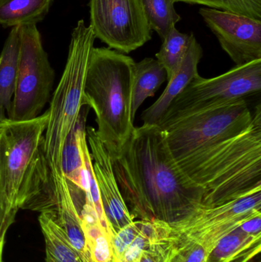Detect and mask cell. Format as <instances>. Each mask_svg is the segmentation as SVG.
Masks as SVG:
<instances>
[{
	"label": "cell",
	"mask_w": 261,
	"mask_h": 262,
	"mask_svg": "<svg viewBox=\"0 0 261 262\" xmlns=\"http://www.w3.org/2000/svg\"><path fill=\"white\" fill-rule=\"evenodd\" d=\"M54 78L37 25L21 26L16 85L7 119L24 121L39 116L50 98Z\"/></svg>",
	"instance_id": "ba28073f"
},
{
	"label": "cell",
	"mask_w": 261,
	"mask_h": 262,
	"mask_svg": "<svg viewBox=\"0 0 261 262\" xmlns=\"http://www.w3.org/2000/svg\"><path fill=\"white\" fill-rule=\"evenodd\" d=\"M21 46V26L12 28L0 54V124L7 120L15 93Z\"/></svg>",
	"instance_id": "5bb4252c"
},
{
	"label": "cell",
	"mask_w": 261,
	"mask_h": 262,
	"mask_svg": "<svg viewBox=\"0 0 261 262\" xmlns=\"http://www.w3.org/2000/svg\"><path fill=\"white\" fill-rule=\"evenodd\" d=\"M90 26L110 49L130 53L150 41L152 30L139 0H90Z\"/></svg>",
	"instance_id": "30bf717a"
},
{
	"label": "cell",
	"mask_w": 261,
	"mask_h": 262,
	"mask_svg": "<svg viewBox=\"0 0 261 262\" xmlns=\"http://www.w3.org/2000/svg\"><path fill=\"white\" fill-rule=\"evenodd\" d=\"M252 119L253 113L243 98L178 118L159 127L165 132L175 158L237 135L249 127Z\"/></svg>",
	"instance_id": "8992f818"
},
{
	"label": "cell",
	"mask_w": 261,
	"mask_h": 262,
	"mask_svg": "<svg viewBox=\"0 0 261 262\" xmlns=\"http://www.w3.org/2000/svg\"><path fill=\"white\" fill-rule=\"evenodd\" d=\"M260 212L261 188L219 206L202 207L179 223H163L165 242L171 247L196 243L211 252L227 234Z\"/></svg>",
	"instance_id": "9c48e42d"
},
{
	"label": "cell",
	"mask_w": 261,
	"mask_h": 262,
	"mask_svg": "<svg viewBox=\"0 0 261 262\" xmlns=\"http://www.w3.org/2000/svg\"><path fill=\"white\" fill-rule=\"evenodd\" d=\"M260 90L261 59L236 66L215 78H204L199 75L173 100L157 125L243 99Z\"/></svg>",
	"instance_id": "52a82bcc"
},
{
	"label": "cell",
	"mask_w": 261,
	"mask_h": 262,
	"mask_svg": "<svg viewBox=\"0 0 261 262\" xmlns=\"http://www.w3.org/2000/svg\"><path fill=\"white\" fill-rule=\"evenodd\" d=\"M261 234L248 233L241 226L227 234L205 262H248L260 255Z\"/></svg>",
	"instance_id": "9a60e30c"
},
{
	"label": "cell",
	"mask_w": 261,
	"mask_h": 262,
	"mask_svg": "<svg viewBox=\"0 0 261 262\" xmlns=\"http://www.w3.org/2000/svg\"><path fill=\"white\" fill-rule=\"evenodd\" d=\"M86 137L103 209L112 239L115 234L133 223L135 219L123 199L113 172L110 154L98 137L96 129L87 127Z\"/></svg>",
	"instance_id": "7c38bea8"
},
{
	"label": "cell",
	"mask_w": 261,
	"mask_h": 262,
	"mask_svg": "<svg viewBox=\"0 0 261 262\" xmlns=\"http://www.w3.org/2000/svg\"><path fill=\"white\" fill-rule=\"evenodd\" d=\"M167 80V72L156 59L146 58L135 62L131 91L132 118L147 98L154 96L160 86Z\"/></svg>",
	"instance_id": "2e32d148"
},
{
	"label": "cell",
	"mask_w": 261,
	"mask_h": 262,
	"mask_svg": "<svg viewBox=\"0 0 261 262\" xmlns=\"http://www.w3.org/2000/svg\"><path fill=\"white\" fill-rule=\"evenodd\" d=\"M5 140L0 127V240H6L10 226L15 222L16 214L14 213L6 201L3 189V167H4Z\"/></svg>",
	"instance_id": "7402d4cb"
},
{
	"label": "cell",
	"mask_w": 261,
	"mask_h": 262,
	"mask_svg": "<svg viewBox=\"0 0 261 262\" xmlns=\"http://www.w3.org/2000/svg\"><path fill=\"white\" fill-rule=\"evenodd\" d=\"M176 2L201 5L261 20V0H176Z\"/></svg>",
	"instance_id": "44dd1931"
},
{
	"label": "cell",
	"mask_w": 261,
	"mask_h": 262,
	"mask_svg": "<svg viewBox=\"0 0 261 262\" xmlns=\"http://www.w3.org/2000/svg\"><path fill=\"white\" fill-rule=\"evenodd\" d=\"M5 241L6 240H0V262H3V248H4Z\"/></svg>",
	"instance_id": "cb8c5ba5"
},
{
	"label": "cell",
	"mask_w": 261,
	"mask_h": 262,
	"mask_svg": "<svg viewBox=\"0 0 261 262\" xmlns=\"http://www.w3.org/2000/svg\"><path fill=\"white\" fill-rule=\"evenodd\" d=\"M49 113L24 121L0 124L5 140L3 189L11 210L19 209L39 194L44 184L41 143Z\"/></svg>",
	"instance_id": "5b68a950"
},
{
	"label": "cell",
	"mask_w": 261,
	"mask_h": 262,
	"mask_svg": "<svg viewBox=\"0 0 261 262\" xmlns=\"http://www.w3.org/2000/svg\"><path fill=\"white\" fill-rule=\"evenodd\" d=\"M95 39L91 26L79 20L72 31L65 67L47 111L49 120L41 143L44 186L34 199L40 209L75 206L63 172L62 154L84 106V84Z\"/></svg>",
	"instance_id": "7a4b0ae2"
},
{
	"label": "cell",
	"mask_w": 261,
	"mask_h": 262,
	"mask_svg": "<svg viewBox=\"0 0 261 262\" xmlns=\"http://www.w3.org/2000/svg\"><path fill=\"white\" fill-rule=\"evenodd\" d=\"M150 29L162 39L170 29L181 20L175 9L176 0H139Z\"/></svg>",
	"instance_id": "ffe728a7"
},
{
	"label": "cell",
	"mask_w": 261,
	"mask_h": 262,
	"mask_svg": "<svg viewBox=\"0 0 261 262\" xmlns=\"http://www.w3.org/2000/svg\"><path fill=\"white\" fill-rule=\"evenodd\" d=\"M141 224V220H134L133 223L126 226L112 237L111 246L114 262H121L127 248L139 235Z\"/></svg>",
	"instance_id": "603a6c76"
},
{
	"label": "cell",
	"mask_w": 261,
	"mask_h": 262,
	"mask_svg": "<svg viewBox=\"0 0 261 262\" xmlns=\"http://www.w3.org/2000/svg\"><path fill=\"white\" fill-rule=\"evenodd\" d=\"M193 36V33H182L173 26L162 39L160 50L156 57L167 72V81L180 67Z\"/></svg>",
	"instance_id": "d6986e66"
},
{
	"label": "cell",
	"mask_w": 261,
	"mask_h": 262,
	"mask_svg": "<svg viewBox=\"0 0 261 262\" xmlns=\"http://www.w3.org/2000/svg\"><path fill=\"white\" fill-rule=\"evenodd\" d=\"M45 243L46 262H83L64 229L48 214L38 217Z\"/></svg>",
	"instance_id": "ac0fdd59"
},
{
	"label": "cell",
	"mask_w": 261,
	"mask_h": 262,
	"mask_svg": "<svg viewBox=\"0 0 261 262\" xmlns=\"http://www.w3.org/2000/svg\"><path fill=\"white\" fill-rule=\"evenodd\" d=\"M135 61L110 48H93L86 75L84 106L96 115L97 134L110 157L130 138L134 125L131 91Z\"/></svg>",
	"instance_id": "277c9868"
},
{
	"label": "cell",
	"mask_w": 261,
	"mask_h": 262,
	"mask_svg": "<svg viewBox=\"0 0 261 262\" xmlns=\"http://www.w3.org/2000/svg\"><path fill=\"white\" fill-rule=\"evenodd\" d=\"M258 256L256 257V258H253L252 260H251V261L248 262H261L260 258H258Z\"/></svg>",
	"instance_id": "d4e9b609"
},
{
	"label": "cell",
	"mask_w": 261,
	"mask_h": 262,
	"mask_svg": "<svg viewBox=\"0 0 261 262\" xmlns=\"http://www.w3.org/2000/svg\"><path fill=\"white\" fill-rule=\"evenodd\" d=\"M199 14L236 66L261 59V20L211 8Z\"/></svg>",
	"instance_id": "8fae6325"
},
{
	"label": "cell",
	"mask_w": 261,
	"mask_h": 262,
	"mask_svg": "<svg viewBox=\"0 0 261 262\" xmlns=\"http://www.w3.org/2000/svg\"><path fill=\"white\" fill-rule=\"evenodd\" d=\"M54 0H0V25L13 28L44 19Z\"/></svg>",
	"instance_id": "e0dca14e"
},
{
	"label": "cell",
	"mask_w": 261,
	"mask_h": 262,
	"mask_svg": "<svg viewBox=\"0 0 261 262\" xmlns=\"http://www.w3.org/2000/svg\"><path fill=\"white\" fill-rule=\"evenodd\" d=\"M178 166L205 191L202 205L219 206L261 188V107L240 134L175 157Z\"/></svg>",
	"instance_id": "3957f363"
},
{
	"label": "cell",
	"mask_w": 261,
	"mask_h": 262,
	"mask_svg": "<svg viewBox=\"0 0 261 262\" xmlns=\"http://www.w3.org/2000/svg\"><path fill=\"white\" fill-rule=\"evenodd\" d=\"M203 51L193 35L183 61L177 72L168 81L162 95L147 110L143 112L141 119L144 124H158L173 100L180 95L186 86L199 76L198 66Z\"/></svg>",
	"instance_id": "4fadbf2b"
},
{
	"label": "cell",
	"mask_w": 261,
	"mask_h": 262,
	"mask_svg": "<svg viewBox=\"0 0 261 262\" xmlns=\"http://www.w3.org/2000/svg\"><path fill=\"white\" fill-rule=\"evenodd\" d=\"M110 158L133 218L171 225L205 207V191L178 166L165 132L157 124L134 127L121 150Z\"/></svg>",
	"instance_id": "6da1fadb"
}]
</instances>
